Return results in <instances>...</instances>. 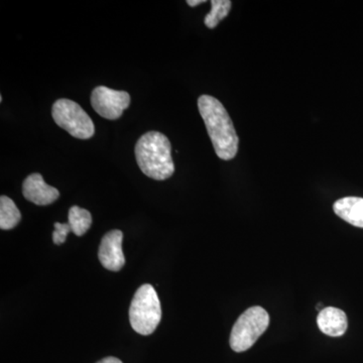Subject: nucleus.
<instances>
[{"instance_id":"nucleus-8","label":"nucleus","mask_w":363,"mask_h":363,"mask_svg":"<svg viewBox=\"0 0 363 363\" xmlns=\"http://www.w3.org/2000/svg\"><path fill=\"white\" fill-rule=\"evenodd\" d=\"M23 194L28 201L39 206H47L58 199V189L45 183L40 174H32L23 181Z\"/></svg>"},{"instance_id":"nucleus-13","label":"nucleus","mask_w":363,"mask_h":363,"mask_svg":"<svg viewBox=\"0 0 363 363\" xmlns=\"http://www.w3.org/2000/svg\"><path fill=\"white\" fill-rule=\"evenodd\" d=\"M233 2L229 0H212L211 11L205 16L204 23L208 28H215L228 16Z\"/></svg>"},{"instance_id":"nucleus-6","label":"nucleus","mask_w":363,"mask_h":363,"mask_svg":"<svg viewBox=\"0 0 363 363\" xmlns=\"http://www.w3.org/2000/svg\"><path fill=\"white\" fill-rule=\"evenodd\" d=\"M130 104V96L125 91H117L99 86L91 94L93 109L104 118L116 121L123 116Z\"/></svg>"},{"instance_id":"nucleus-12","label":"nucleus","mask_w":363,"mask_h":363,"mask_svg":"<svg viewBox=\"0 0 363 363\" xmlns=\"http://www.w3.org/2000/svg\"><path fill=\"white\" fill-rule=\"evenodd\" d=\"M68 218L72 233L77 236L84 235L92 224L90 212L78 206H73L69 210Z\"/></svg>"},{"instance_id":"nucleus-9","label":"nucleus","mask_w":363,"mask_h":363,"mask_svg":"<svg viewBox=\"0 0 363 363\" xmlns=\"http://www.w3.org/2000/svg\"><path fill=\"white\" fill-rule=\"evenodd\" d=\"M317 324L320 330L326 335L331 337H340L347 330V316L338 308H324L318 314Z\"/></svg>"},{"instance_id":"nucleus-10","label":"nucleus","mask_w":363,"mask_h":363,"mask_svg":"<svg viewBox=\"0 0 363 363\" xmlns=\"http://www.w3.org/2000/svg\"><path fill=\"white\" fill-rule=\"evenodd\" d=\"M334 212L351 225L363 228V198L345 197L334 203Z\"/></svg>"},{"instance_id":"nucleus-3","label":"nucleus","mask_w":363,"mask_h":363,"mask_svg":"<svg viewBox=\"0 0 363 363\" xmlns=\"http://www.w3.org/2000/svg\"><path fill=\"white\" fill-rule=\"evenodd\" d=\"M162 319V307L154 286L145 284L138 288L130 308V322L140 335H150Z\"/></svg>"},{"instance_id":"nucleus-1","label":"nucleus","mask_w":363,"mask_h":363,"mask_svg":"<svg viewBox=\"0 0 363 363\" xmlns=\"http://www.w3.org/2000/svg\"><path fill=\"white\" fill-rule=\"evenodd\" d=\"M198 108L217 156L224 161L234 159L238 155L240 138L225 107L216 98L202 95L198 99Z\"/></svg>"},{"instance_id":"nucleus-16","label":"nucleus","mask_w":363,"mask_h":363,"mask_svg":"<svg viewBox=\"0 0 363 363\" xmlns=\"http://www.w3.org/2000/svg\"><path fill=\"white\" fill-rule=\"evenodd\" d=\"M205 0H188L187 4L189 6L195 7L199 6V4H204Z\"/></svg>"},{"instance_id":"nucleus-2","label":"nucleus","mask_w":363,"mask_h":363,"mask_svg":"<svg viewBox=\"0 0 363 363\" xmlns=\"http://www.w3.org/2000/svg\"><path fill=\"white\" fill-rule=\"evenodd\" d=\"M135 157L138 167L145 176L164 181L175 173L169 138L159 131H149L138 140Z\"/></svg>"},{"instance_id":"nucleus-15","label":"nucleus","mask_w":363,"mask_h":363,"mask_svg":"<svg viewBox=\"0 0 363 363\" xmlns=\"http://www.w3.org/2000/svg\"><path fill=\"white\" fill-rule=\"evenodd\" d=\"M97 363H123V362L118 359V358L109 357L104 358V359L100 360Z\"/></svg>"},{"instance_id":"nucleus-5","label":"nucleus","mask_w":363,"mask_h":363,"mask_svg":"<svg viewBox=\"0 0 363 363\" xmlns=\"http://www.w3.org/2000/svg\"><path fill=\"white\" fill-rule=\"evenodd\" d=\"M52 116L55 123L74 138L88 140L95 133V126L91 117L75 101L59 99L52 105Z\"/></svg>"},{"instance_id":"nucleus-4","label":"nucleus","mask_w":363,"mask_h":363,"mask_svg":"<svg viewBox=\"0 0 363 363\" xmlns=\"http://www.w3.org/2000/svg\"><path fill=\"white\" fill-rule=\"evenodd\" d=\"M269 316L259 306L250 308L238 318L230 334V347L235 352H243L252 347L257 339L266 332Z\"/></svg>"},{"instance_id":"nucleus-7","label":"nucleus","mask_w":363,"mask_h":363,"mask_svg":"<svg viewBox=\"0 0 363 363\" xmlns=\"http://www.w3.org/2000/svg\"><path fill=\"white\" fill-rule=\"evenodd\" d=\"M123 233L121 230H111L107 233L100 243V262L106 269L111 272H118L125 264V257L123 252Z\"/></svg>"},{"instance_id":"nucleus-11","label":"nucleus","mask_w":363,"mask_h":363,"mask_svg":"<svg viewBox=\"0 0 363 363\" xmlns=\"http://www.w3.org/2000/svg\"><path fill=\"white\" fill-rule=\"evenodd\" d=\"M21 214L16 207V203L7 197H0V228L2 230H9L20 223Z\"/></svg>"},{"instance_id":"nucleus-14","label":"nucleus","mask_w":363,"mask_h":363,"mask_svg":"<svg viewBox=\"0 0 363 363\" xmlns=\"http://www.w3.org/2000/svg\"><path fill=\"white\" fill-rule=\"evenodd\" d=\"M72 233L71 227L69 223H55V230L52 233V241L55 245H63L67 240V235Z\"/></svg>"}]
</instances>
